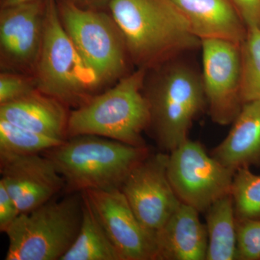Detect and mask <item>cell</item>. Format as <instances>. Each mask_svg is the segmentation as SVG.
<instances>
[{"instance_id":"cell-1","label":"cell","mask_w":260,"mask_h":260,"mask_svg":"<svg viewBox=\"0 0 260 260\" xmlns=\"http://www.w3.org/2000/svg\"><path fill=\"white\" fill-rule=\"evenodd\" d=\"M108 7L137 69H152L201 47L172 0H112Z\"/></svg>"},{"instance_id":"cell-2","label":"cell","mask_w":260,"mask_h":260,"mask_svg":"<svg viewBox=\"0 0 260 260\" xmlns=\"http://www.w3.org/2000/svg\"><path fill=\"white\" fill-rule=\"evenodd\" d=\"M186 54L147 70L145 75L143 93L150 112L148 131L165 153L189 139L193 122L207 111L201 70Z\"/></svg>"},{"instance_id":"cell-3","label":"cell","mask_w":260,"mask_h":260,"mask_svg":"<svg viewBox=\"0 0 260 260\" xmlns=\"http://www.w3.org/2000/svg\"><path fill=\"white\" fill-rule=\"evenodd\" d=\"M151 153L96 135L68 138L42 153L50 158L64 179L68 193L120 189L133 169Z\"/></svg>"},{"instance_id":"cell-4","label":"cell","mask_w":260,"mask_h":260,"mask_svg":"<svg viewBox=\"0 0 260 260\" xmlns=\"http://www.w3.org/2000/svg\"><path fill=\"white\" fill-rule=\"evenodd\" d=\"M147 70L137 69L107 91L70 113L68 138L96 135L133 146H146L143 133L150 125V112L143 93Z\"/></svg>"},{"instance_id":"cell-5","label":"cell","mask_w":260,"mask_h":260,"mask_svg":"<svg viewBox=\"0 0 260 260\" xmlns=\"http://www.w3.org/2000/svg\"><path fill=\"white\" fill-rule=\"evenodd\" d=\"M83 218V195L68 193L21 213L5 234V260H60L74 243Z\"/></svg>"},{"instance_id":"cell-6","label":"cell","mask_w":260,"mask_h":260,"mask_svg":"<svg viewBox=\"0 0 260 260\" xmlns=\"http://www.w3.org/2000/svg\"><path fill=\"white\" fill-rule=\"evenodd\" d=\"M34 77L39 91L80 107L102 87L65 31L55 0H47L44 35Z\"/></svg>"},{"instance_id":"cell-7","label":"cell","mask_w":260,"mask_h":260,"mask_svg":"<svg viewBox=\"0 0 260 260\" xmlns=\"http://www.w3.org/2000/svg\"><path fill=\"white\" fill-rule=\"evenodd\" d=\"M57 6L65 31L102 86L129 74L131 60L112 15L82 8L68 0H61Z\"/></svg>"},{"instance_id":"cell-8","label":"cell","mask_w":260,"mask_h":260,"mask_svg":"<svg viewBox=\"0 0 260 260\" xmlns=\"http://www.w3.org/2000/svg\"><path fill=\"white\" fill-rule=\"evenodd\" d=\"M167 173L181 203L200 213L232 194L235 174L207 153L201 143L190 139L169 153Z\"/></svg>"},{"instance_id":"cell-9","label":"cell","mask_w":260,"mask_h":260,"mask_svg":"<svg viewBox=\"0 0 260 260\" xmlns=\"http://www.w3.org/2000/svg\"><path fill=\"white\" fill-rule=\"evenodd\" d=\"M200 49L207 112L215 124L229 125L243 106L242 44L205 39Z\"/></svg>"},{"instance_id":"cell-10","label":"cell","mask_w":260,"mask_h":260,"mask_svg":"<svg viewBox=\"0 0 260 260\" xmlns=\"http://www.w3.org/2000/svg\"><path fill=\"white\" fill-rule=\"evenodd\" d=\"M168 158L165 152L150 153L120 188L140 223L154 236L181 203L168 177Z\"/></svg>"},{"instance_id":"cell-11","label":"cell","mask_w":260,"mask_h":260,"mask_svg":"<svg viewBox=\"0 0 260 260\" xmlns=\"http://www.w3.org/2000/svg\"><path fill=\"white\" fill-rule=\"evenodd\" d=\"M122 260H156L155 236L138 218L120 189L83 191Z\"/></svg>"},{"instance_id":"cell-12","label":"cell","mask_w":260,"mask_h":260,"mask_svg":"<svg viewBox=\"0 0 260 260\" xmlns=\"http://www.w3.org/2000/svg\"><path fill=\"white\" fill-rule=\"evenodd\" d=\"M1 179L20 214L28 213L64 190L54 162L44 154L0 155Z\"/></svg>"},{"instance_id":"cell-13","label":"cell","mask_w":260,"mask_h":260,"mask_svg":"<svg viewBox=\"0 0 260 260\" xmlns=\"http://www.w3.org/2000/svg\"><path fill=\"white\" fill-rule=\"evenodd\" d=\"M47 0L1 8L0 51L7 68L34 73L44 35Z\"/></svg>"},{"instance_id":"cell-14","label":"cell","mask_w":260,"mask_h":260,"mask_svg":"<svg viewBox=\"0 0 260 260\" xmlns=\"http://www.w3.org/2000/svg\"><path fill=\"white\" fill-rule=\"evenodd\" d=\"M200 213L181 203L155 234L156 260H206L208 234Z\"/></svg>"},{"instance_id":"cell-15","label":"cell","mask_w":260,"mask_h":260,"mask_svg":"<svg viewBox=\"0 0 260 260\" xmlns=\"http://www.w3.org/2000/svg\"><path fill=\"white\" fill-rule=\"evenodd\" d=\"M69 115L62 102L39 90L13 102L0 104V119L62 140L68 139Z\"/></svg>"},{"instance_id":"cell-16","label":"cell","mask_w":260,"mask_h":260,"mask_svg":"<svg viewBox=\"0 0 260 260\" xmlns=\"http://www.w3.org/2000/svg\"><path fill=\"white\" fill-rule=\"evenodd\" d=\"M200 40L242 44L248 29L231 0H172Z\"/></svg>"},{"instance_id":"cell-17","label":"cell","mask_w":260,"mask_h":260,"mask_svg":"<svg viewBox=\"0 0 260 260\" xmlns=\"http://www.w3.org/2000/svg\"><path fill=\"white\" fill-rule=\"evenodd\" d=\"M225 139L210 155L236 172L260 167V101L243 104Z\"/></svg>"},{"instance_id":"cell-18","label":"cell","mask_w":260,"mask_h":260,"mask_svg":"<svg viewBox=\"0 0 260 260\" xmlns=\"http://www.w3.org/2000/svg\"><path fill=\"white\" fill-rule=\"evenodd\" d=\"M204 213L208 234L206 260L237 259V218L232 194L215 201Z\"/></svg>"},{"instance_id":"cell-19","label":"cell","mask_w":260,"mask_h":260,"mask_svg":"<svg viewBox=\"0 0 260 260\" xmlns=\"http://www.w3.org/2000/svg\"><path fill=\"white\" fill-rule=\"evenodd\" d=\"M83 195V218L73 245L60 260H122L111 242L86 195Z\"/></svg>"},{"instance_id":"cell-20","label":"cell","mask_w":260,"mask_h":260,"mask_svg":"<svg viewBox=\"0 0 260 260\" xmlns=\"http://www.w3.org/2000/svg\"><path fill=\"white\" fill-rule=\"evenodd\" d=\"M65 140L39 134L0 119V155L42 154Z\"/></svg>"},{"instance_id":"cell-21","label":"cell","mask_w":260,"mask_h":260,"mask_svg":"<svg viewBox=\"0 0 260 260\" xmlns=\"http://www.w3.org/2000/svg\"><path fill=\"white\" fill-rule=\"evenodd\" d=\"M232 194L237 220L260 219V175L242 168L235 172Z\"/></svg>"},{"instance_id":"cell-22","label":"cell","mask_w":260,"mask_h":260,"mask_svg":"<svg viewBox=\"0 0 260 260\" xmlns=\"http://www.w3.org/2000/svg\"><path fill=\"white\" fill-rule=\"evenodd\" d=\"M243 104L260 101V28L248 29L242 44Z\"/></svg>"},{"instance_id":"cell-23","label":"cell","mask_w":260,"mask_h":260,"mask_svg":"<svg viewBox=\"0 0 260 260\" xmlns=\"http://www.w3.org/2000/svg\"><path fill=\"white\" fill-rule=\"evenodd\" d=\"M237 260H260V219L237 220Z\"/></svg>"},{"instance_id":"cell-24","label":"cell","mask_w":260,"mask_h":260,"mask_svg":"<svg viewBox=\"0 0 260 260\" xmlns=\"http://www.w3.org/2000/svg\"><path fill=\"white\" fill-rule=\"evenodd\" d=\"M37 90L34 76L6 72L0 75V104L13 102Z\"/></svg>"},{"instance_id":"cell-25","label":"cell","mask_w":260,"mask_h":260,"mask_svg":"<svg viewBox=\"0 0 260 260\" xmlns=\"http://www.w3.org/2000/svg\"><path fill=\"white\" fill-rule=\"evenodd\" d=\"M20 215L14 200L0 181V231L6 232Z\"/></svg>"},{"instance_id":"cell-26","label":"cell","mask_w":260,"mask_h":260,"mask_svg":"<svg viewBox=\"0 0 260 260\" xmlns=\"http://www.w3.org/2000/svg\"><path fill=\"white\" fill-rule=\"evenodd\" d=\"M246 28H260V0H231Z\"/></svg>"},{"instance_id":"cell-27","label":"cell","mask_w":260,"mask_h":260,"mask_svg":"<svg viewBox=\"0 0 260 260\" xmlns=\"http://www.w3.org/2000/svg\"><path fill=\"white\" fill-rule=\"evenodd\" d=\"M82 8L90 9L102 10L104 7L109 6L112 0H68Z\"/></svg>"},{"instance_id":"cell-28","label":"cell","mask_w":260,"mask_h":260,"mask_svg":"<svg viewBox=\"0 0 260 260\" xmlns=\"http://www.w3.org/2000/svg\"><path fill=\"white\" fill-rule=\"evenodd\" d=\"M34 1H38V0H1V8H6V7L13 6V5Z\"/></svg>"}]
</instances>
